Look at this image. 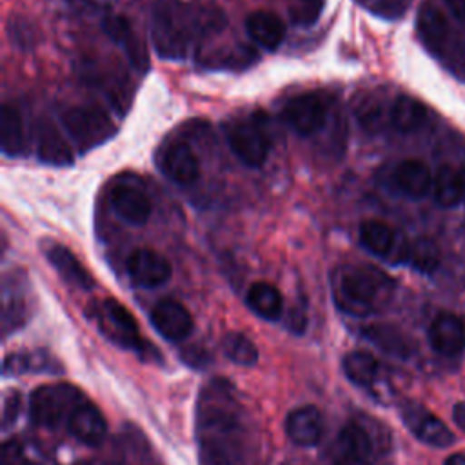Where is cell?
I'll use <instances>...</instances> for the list:
<instances>
[{
	"label": "cell",
	"instance_id": "6da1fadb",
	"mask_svg": "<svg viewBox=\"0 0 465 465\" xmlns=\"http://www.w3.org/2000/svg\"><path fill=\"white\" fill-rule=\"evenodd\" d=\"M198 441L203 465H254L247 423L232 394L214 383L198 407Z\"/></svg>",
	"mask_w": 465,
	"mask_h": 465
},
{
	"label": "cell",
	"instance_id": "7a4b0ae2",
	"mask_svg": "<svg viewBox=\"0 0 465 465\" xmlns=\"http://www.w3.org/2000/svg\"><path fill=\"white\" fill-rule=\"evenodd\" d=\"M223 25L225 18L216 9H191L176 2H160L153 11L151 35L162 58L180 60L187 54L193 38L220 31Z\"/></svg>",
	"mask_w": 465,
	"mask_h": 465
},
{
	"label": "cell",
	"instance_id": "3957f363",
	"mask_svg": "<svg viewBox=\"0 0 465 465\" xmlns=\"http://www.w3.org/2000/svg\"><path fill=\"white\" fill-rule=\"evenodd\" d=\"M394 282L378 267L360 263L338 271L332 285L336 305L354 316H367L387 303Z\"/></svg>",
	"mask_w": 465,
	"mask_h": 465
},
{
	"label": "cell",
	"instance_id": "277c9868",
	"mask_svg": "<svg viewBox=\"0 0 465 465\" xmlns=\"http://www.w3.org/2000/svg\"><path fill=\"white\" fill-rule=\"evenodd\" d=\"M416 31L423 47L454 76L465 82V38L436 5L423 4L420 7Z\"/></svg>",
	"mask_w": 465,
	"mask_h": 465
},
{
	"label": "cell",
	"instance_id": "5b68a950",
	"mask_svg": "<svg viewBox=\"0 0 465 465\" xmlns=\"http://www.w3.org/2000/svg\"><path fill=\"white\" fill-rule=\"evenodd\" d=\"M225 140L234 156L247 167H262L271 153V136L260 116L234 118L223 125Z\"/></svg>",
	"mask_w": 465,
	"mask_h": 465
},
{
	"label": "cell",
	"instance_id": "8992f818",
	"mask_svg": "<svg viewBox=\"0 0 465 465\" xmlns=\"http://www.w3.org/2000/svg\"><path fill=\"white\" fill-rule=\"evenodd\" d=\"M82 401V394L67 383L44 385L31 396V418L36 425L58 427L62 421H69L73 411Z\"/></svg>",
	"mask_w": 465,
	"mask_h": 465
},
{
	"label": "cell",
	"instance_id": "52a82bcc",
	"mask_svg": "<svg viewBox=\"0 0 465 465\" xmlns=\"http://www.w3.org/2000/svg\"><path fill=\"white\" fill-rule=\"evenodd\" d=\"M62 124L80 153L107 142L116 133L111 118L98 107H71L62 114Z\"/></svg>",
	"mask_w": 465,
	"mask_h": 465
},
{
	"label": "cell",
	"instance_id": "ba28073f",
	"mask_svg": "<svg viewBox=\"0 0 465 465\" xmlns=\"http://www.w3.org/2000/svg\"><path fill=\"white\" fill-rule=\"evenodd\" d=\"M282 120L300 136L318 133L327 120V104L316 93H303L282 107Z\"/></svg>",
	"mask_w": 465,
	"mask_h": 465
},
{
	"label": "cell",
	"instance_id": "9c48e42d",
	"mask_svg": "<svg viewBox=\"0 0 465 465\" xmlns=\"http://www.w3.org/2000/svg\"><path fill=\"white\" fill-rule=\"evenodd\" d=\"M360 243L378 258L407 262L411 243L381 220H365L358 229Z\"/></svg>",
	"mask_w": 465,
	"mask_h": 465
},
{
	"label": "cell",
	"instance_id": "30bf717a",
	"mask_svg": "<svg viewBox=\"0 0 465 465\" xmlns=\"http://www.w3.org/2000/svg\"><path fill=\"white\" fill-rule=\"evenodd\" d=\"M401 420L405 427L423 443L438 449H445L454 443V434L450 429L429 409H425L420 403L405 401L400 407Z\"/></svg>",
	"mask_w": 465,
	"mask_h": 465
},
{
	"label": "cell",
	"instance_id": "8fae6325",
	"mask_svg": "<svg viewBox=\"0 0 465 465\" xmlns=\"http://www.w3.org/2000/svg\"><path fill=\"white\" fill-rule=\"evenodd\" d=\"M158 169L167 180L178 185H189L196 182L202 173L198 156L185 142L180 140H173L160 149Z\"/></svg>",
	"mask_w": 465,
	"mask_h": 465
},
{
	"label": "cell",
	"instance_id": "7c38bea8",
	"mask_svg": "<svg viewBox=\"0 0 465 465\" xmlns=\"http://www.w3.org/2000/svg\"><path fill=\"white\" fill-rule=\"evenodd\" d=\"M125 267H127V274H129L131 282L143 289L160 287L173 274V267H171L169 260L163 254H160L158 251L149 249V247L134 249L129 254Z\"/></svg>",
	"mask_w": 465,
	"mask_h": 465
},
{
	"label": "cell",
	"instance_id": "4fadbf2b",
	"mask_svg": "<svg viewBox=\"0 0 465 465\" xmlns=\"http://www.w3.org/2000/svg\"><path fill=\"white\" fill-rule=\"evenodd\" d=\"M109 203L120 220L136 227L145 225L153 213L149 194L133 182L114 183L109 191Z\"/></svg>",
	"mask_w": 465,
	"mask_h": 465
},
{
	"label": "cell",
	"instance_id": "5bb4252c",
	"mask_svg": "<svg viewBox=\"0 0 465 465\" xmlns=\"http://www.w3.org/2000/svg\"><path fill=\"white\" fill-rule=\"evenodd\" d=\"M102 329L107 332V336L113 338L114 343L133 349V351H143L145 341L140 338L138 323L134 316L116 300L107 298L102 303Z\"/></svg>",
	"mask_w": 465,
	"mask_h": 465
},
{
	"label": "cell",
	"instance_id": "9a60e30c",
	"mask_svg": "<svg viewBox=\"0 0 465 465\" xmlns=\"http://www.w3.org/2000/svg\"><path fill=\"white\" fill-rule=\"evenodd\" d=\"M104 33L125 53L129 64L138 69L140 73H145L149 67L147 58V47L142 40V36L134 31V27L129 24V20L122 15H107L102 22Z\"/></svg>",
	"mask_w": 465,
	"mask_h": 465
},
{
	"label": "cell",
	"instance_id": "2e32d148",
	"mask_svg": "<svg viewBox=\"0 0 465 465\" xmlns=\"http://www.w3.org/2000/svg\"><path fill=\"white\" fill-rule=\"evenodd\" d=\"M372 441L358 423L345 425L332 445V465H371Z\"/></svg>",
	"mask_w": 465,
	"mask_h": 465
},
{
	"label": "cell",
	"instance_id": "e0dca14e",
	"mask_svg": "<svg viewBox=\"0 0 465 465\" xmlns=\"http://www.w3.org/2000/svg\"><path fill=\"white\" fill-rule=\"evenodd\" d=\"M391 180L398 193L412 200H421L430 194L434 173L423 160L405 158L394 165Z\"/></svg>",
	"mask_w": 465,
	"mask_h": 465
},
{
	"label": "cell",
	"instance_id": "ac0fdd59",
	"mask_svg": "<svg viewBox=\"0 0 465 465\" xmlns=\"http://www.w3.org/2000/svg\"><path fill=\"white\" fill-rule=\"evenodd\" d=\"M153 327L169 341H182L193 331L191 312L176 300H160L151 311Z\"/></svg>",
	"mask_w": 465,
	"mask_h": 465
},
{
	"label": "cell",
	"instance_id": "d6986e66",
	"mask_svg": "<svg viewBox=\"0 0 465 465\" xmlns=\"http://www.w3.org/2000/svg\"><path fill=\"white\" fill-rule=\"evenodd\" d=\"M430 347L443 356H458L465 349V323L452 312L438 314L429 327Z\"/></svg>",
	"mask_w": 465,
	"mask_h": 465
},
{
	"label": "cell",
	"instance_id": "ffe728a7",
	"mask_svg": "<svg viewBox=\"0 0 465 465\" xmlns=\"http://www.w3.org/2000/svg\"><path fill=\"white\" fill-rule=\"evenodd\" d=\"M35 142H36V156L49 165L64 167L73 163V151L65 138L60 134L56 125L47 118L38 120L35 127Z\"/></svg>",
	"mask_w": 465,
	"mask_h": 465
},
{
	"label": "cell",
	"instance_id": "44dd1931",
	"mask_svg": "<svg viewBox=\"0 0 465 465\" xmlns=\"http://www.w3.org/2000/svg\"><path fill=\"white\" fill-rule=\"evenodd\" d=\"M45 258L54 267V271L62 276L64 282L80 289L91 291L94 287V280L91 272L80 263V260L62 243H47L44 249Z\"/></svg>",
	"mask_w": 465,
	"mask_h": 465
},
{
	"label": "cell",
	"instance_id": "7402d4cb",
	"mask_svg": "<svg viewBox=\"0 0 465 465\" xmlns=\"http://www.w3.org/2000/svg\"><path fill=\"white\" fill-rule=\"evenodd\" d=\"M427 120H429L427 105L409 94H398L387 109L389 125L401 134H411L420 131L427 124Z\"/></svg>",
	"mask_w": 465,
	"mask_h": 465
},
{
	"label": "cell",
	"instance_id": "603a6c76",
	"mask_svg": "<svg viewBox=\"0 0 465 465\" xmlns=\"http://www.w3.org/2000/svg\"><path fill=\"white\" fill-rule=\"evenodd\" d=\"M285 432L292 443L300 447H312L323 436V418L312 405L298 407L289 412L285 420Z\"/></svg>",
	"mask_w": 465,
	"mask_h": 465
},
{
	"label": "cell",
	"instance_id": "cb8c5ba5",
	"mask_svg": "<svg viewBox=\"0 0 465 465\" xmlns=\"http://www.w3.org/2000/svg\"><path fill=\"white\" fill-rule=\"evenodd\" d=\"M69 432L85 445H100L107 434V423L102 412L87 401H82L67 421Z\"/></svg>",
	"mask_w": 465,
	"mask_h": 465
},
{
	"label": "cell",
	"instance_id": "d4e9b609",
	"mask_svg": "<svg viewBox=\"0 0 465 465\" xmlns=\"http://www.w3.org/2000/svg\"><path fill=\"white\" fill-rule=\"evenodd\" d=\"M247 35L263 49L276 51L285 38V24L271 11H254L245 20Z\"/></svg>",
	"mask_w": 465,
	"mask_h": 465
},
{
	"label": "cell",
	"instance_id": "484cf974",
	"mask_svg": "<svg viewBox=\"0 0 465 465\" xmlns=\"http://www.w3.org/2000/svg\"><path fill=\"white\" fill-rule=\"evenodd\" d=\"M245 303L256 316L267 322L278 320L283 311L282 292L267 282H254L247 291Z\"/></svg>",
	"mask_w": 465,
	"mask_h": 465
},
{
	"label": "cell",
	"instance_id": "4316f807",
	"mask_svg": "<svg viewBox=\"0 0 465 465\" xmlns=\"http://www.w3.org/2000/svg\"><path fill=\"white\" fill-rule=\"evenodd\" d=\"M430 194L440 207L450 209L463 202V185L460 167H452L449 163L438 167L432 180Z\"/></svg>",
	"mask_w": 465,
	"mask_h": 465
},
{
	"label": "cell",
	"instance_id": "83f0119b",
	"mask_svg": "<svg viewBox=\"0 0 465 465\" xmlns=\"http://www.w3.org/2000/svg\"><path fill=\"white\" fill-rule=\"evenodd\" d=\"M345 376L358 387H372L380 374L378 360L365 351H352L343 358Z\"/></svg>",
	"mask_w": 465,
	"mask_h": 465
},
{
	"label": "cell",
	"instance_id": "f1b7e54d",
	"mask_svg": "<svg viewBox=\"0 0 465 465\" xmlns=\"http://www.w3.org/2000/svg\"><path fill=\"white\" fill-rule=\"evenodd\" d=\"M2 153L5 156H20L25 149L24 142V125L18 109L11 104L2 107Z\"/></svg>",
	"mask_w": 465,
	"mask_h": 465
},
{
	"label": "cell",
	"instance_id": "f546056e",
	"mask_svg": "<svg viewBox=\"0 0 465 465\" xmlns=\"http://www.w3.org/2000/svg\"><path fill=\"white\" fill-rule=\"evenodd\" d=\"M363 334L367 340H371L374 345L389 354L403 358L411 352V345L405 336L389 325H371L363 331Z\"/></svg>",
	"mask_w": 465,
	"mask_h": 465
},
{
	"label": "cell",
	"instance_id": "4dcf8cb0",
	"mask_svg": "<svg viewBox=\"0 0 465 465\" xmlns=\"http://www.w3.org/2000/svg\"><path fill=\"white\" fill-rule=\"evenodd\" d=\"M27 371L56 372L58 363L47 352L11 354L4 360V374H20V372H27Z\"/></svg>",
	"mask_w": 465,
	"mask_h": 465
},
{
	"label": "cell",
	"instance_id": "1f68e13d",
	"mask_svg": "<svg viewBox=\"0 0 465 465\" xmlns=\"http://www.w3.org/2000/svg\"><path fill=\"white\" fill-rule=\"evenodd\" d=\"M222 351L236 365L251 367L258 361V349L256 345L242 332H229L222 340Z\"/></svg>",
	"mask_w": 465,
	"mask_h": 465
},
{
	"label": "cell",
	"instance_id": "d6a6232c",
	"mask_svg": "<svg viewBox=\"0 0 465 465\" xmlns=\"http://www.w3.org/2000/svg\"><path fill=\"white\" fill-rule=\"evenodd\" d=\"M407 263H411L414 269L421 272H432L440 265V252L430 240L420 238L414 243H411Z\"/></svg>",
	"mask_w": 465,
	"mask_h": 465
},
{
	"label": "cell",
	"instance_id": "836d02e7",
	"mask_svg": "<svg viewBox=\"0 0 465 465\" xmlns=\"http://www.w3.org/2000/svg\"><path fill=\"white\" fill-rule=\"evenodd\" d=\"M325 0H292L289 7V16L296 25H312L323 9Z\"/></svg>",
	"mask_w": 465,
	"mask_h": 465
},
{
	"label": "cell",
	"instance_id": "e575fe53",
	"mask_svg": "<svg viewBox=\"0 0 465 465\" xmlns=\"http://www.w3.org/2000/svg\"><path fill=\"white\" fill-rule=\"evenodd\" d=\"M358 2L380 18L396 20L405 15L412 0H358Z\"/></svg>",
	"mask_w": 465,
	"mask_h": 465
},
{
	"label": "cell",
	"instance_id": "d590c367",
	"mask_svg": "<svg viewBox=\"0 0 465 465\" xmlns=\"http://www.w3.org/2000/svg\"><path fill=\"white\" fill-rule=\"evenodd\" d=\"M22 407V400L18 391H9L4 398V414H2V421H4V429H7L18 416Z\"/></svg>",
	"mask_w": 465,
	"mask_h": 465
},
{
	"label": "cell",
	"instance_id": "8d00e7d4",
	"mask_svg": "<svg viewBox=\"0 0 465 465\" xmlns=\"http://www.w3.org/2000/svg\"><path fill=\"white\" fill-rule=\"evenodd\" d=\"M2 465H25V460L22 456V449L15 443L9 441L2 449Z\"/></svg>",
	"mask_w": 465,
	"mask_h": 465
},
{
	"label": "cell",
	"instance_id": "74e56055",
	"mask_svg": "<svg viewBox=\"0 0 465 465\" xmlns=\"http://www.w3.org/2000/svg\"><path fill=\"white\" fill-rule=\"evenodd\" d=\"M449 11L452 13V16L460 22L465 24V0H445Z\"/></svg>",
	"mask_w": 465,
	"mask_h": 465
},
{
	"label": "cell",
	"instance_id": "f35d334b",
	"mask_svg": "<svg viewBox=\"0 0 465 465\" xmlns=\"http://www.w3.org/2000/svg\"><path fill=\"white\" fill-rule=\"evenodd\" d=\"M452 420L454 423L465 432V401H460L452 409Z\"/></svg>",
	"mask_w": 465,
	"mask_h": 465
},
{
	"label": "cell",
	"instance_id": "ab89813d",
	"mask_svg": "<svg viewBox=\"0 0 465 465\" xmlns=\"http://www.w3.org/2000/svg\"><path fill=\"white\" fill-rule=\"evenodd\" d=\"M443 465H465V454H450Z\"/></svg>",
	"mask_w": 465,
	"mask_h": 465
},
{
	"label": "cell",
	"instance_id": "60d3db41",
	"mask_svg": "<svg viewBox=\"0 0 465 465\" xmlns=\"http://www.w3.org/2000/svg\"><path fill=\"white\" fill-rule=\"evenodd\" d=\"M461 173V185H463V202H465V163L460 167Z\"/></svg>",
	"mask_w": 465,
	"mask_h": 465
}]
</instances>
